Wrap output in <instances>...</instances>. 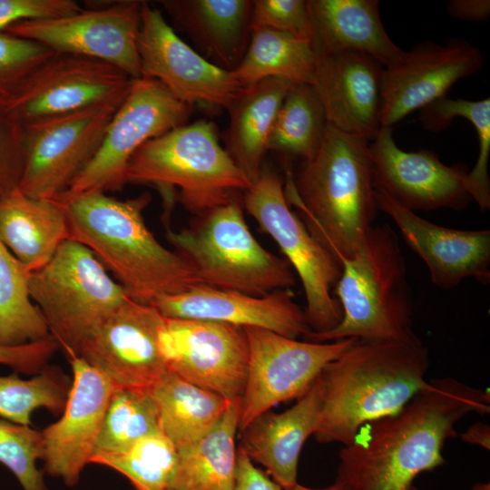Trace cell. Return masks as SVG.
I'll return each mask as SVG.
<instances>
[{
  "mask_svg": "<svg viewBox=\"0 0 490 490\" xmlns=\"http://www.w3.org/2000/svg\"><path fill=\"white\" fill-rule=\"evenodd\" d=\"M178 463V449L161 431L137 440L124 450L94 453L91 464L124 475L135 490L170 489Z\"/></svg>",
  "mask_w": 490,
  "mask_h": 490,
  "instance_id": "obj_35",
  "label": "cell"
},
{
  "mask_svg": "<svg viewBox=\"0 0 490 490\" xmlns=\"http://www.w3.org/2000/svg\"><path fill=\"white\" fill-rule=\"evenodd\" d=\"M483 66L478 48L464 39L445 45L424 42L384 66L381 128L391 127L416 110L446 97L460 79Z\"/></svg>",
  "mask_w": 490,
  "mask_h": 490,
  "instance_id": "obj_19",
  "label": "cell"
},
{
  "mask_svg": "<svg viewBox=\"0 0 490 490\" xmlns=\"http://www.w3.org/2000/svg\"><path fill=\"white\" fill-rule=\"evenodd\" d=\"M119 106L90 107L24 126V170L16 189L44 200L64 193L94 155Z\"/></svg>",
  "mask_w": 490,
  "mask_h": 490,
  "instance_id": "obj_13",
  "label": "cell"
},
{
  "mask_svg": "<svg viewBox=\"0 0 490 490\" xmlns=\"http://www.w3.org/2000/svg\"><path fill=\"white\" fill-rule=\"evenodd\" d=\"M422 344L358 338L318 377L322 409L318 443L349 444L366 423L401 410L426 384Z\"/></svg>",
  "mask_w": 490,
  "mask_h": 490,
  "instance_id": "obj_3",
  "label": "cell"
},
{
  "mask_svg": "<svg viewBox=\"0 0 490 490\" xmlns=\"http://www.w3.org/2000/svg\"><path fill=\"white\" fill-rule=\"evenodd\" d=\"M470 490H490V484L487 483H476L475 484Z\"/></svg>",
  "mask_w": 490,
  "mask_h": 490,
  "instance_id": "obj_47",
  "label": "cell"
},
{
  "mask_svg": "<svg viewBox=\"0 0 490 490\" xmlns=\"http://www.w3.org/2000/svg\"><path fill=\"white\" fill-rule=\"evenodd\" d=\"M288 490H346V489L340 483L335 480V482L330 486L322 488V489L309 488L297 483L296 485H294L292 487H290Z\"/></svg>",
  "mask_w": 490,
  "mask_h": 490,
  "instance_id": "obj_46",
  "label": "cell"
},
{
  "mask_svg": "<svg viewBox=\"0 0 490 490\" xmlns=\"http://www.w3.org/2000/svg\"><path fill=\"white\" fill-rule=\"evenodd\" d=\"M369 144L375 189L384 191L412 211L466 208L472 201L466 191L467 172L443 163L432 151L405 152L382 127Z\"/></svg>",
  "mask_w": 490,
  "mask_h": 490,
  "instance_id": "obj_20",
  "label": "cell"
},
{
  "mask_svg": "<svg viewBox=\"0 0 490 490\" xmlns=\"http://www.w3.org/2000/svg\"><path fill=\"white\" fill-rule=\"evenodd\" d=\"M137 50L142 77L159 81L191 107L227 110L243 88L230 71L211 64L181 40L161 11L146 1L142 6Z\"/></svg>",
  "mask_w": 490,
  "mask_h": 490,
  "instance_id": "obj_16",
  "label": "cell"
},
{
  "mask_svg": "<svg viewBox=\"0 0 490 490\" xmlns=\"http://www.w3.org/2000/svg\"><path fill=\"white\" fill-rule=\"evenodd\" d=\"M377 209L397 225L406 243L426 265L432 283L453 289L465 279L490 282V230H456L433 223L375 189Z\"/></svg>",
  "mask_w": 490,
  "mask_h": 490,
  "instance_id": "obj_21",
  "label": "cell"
},
{
  "mask_svg": "<svg viewBox=\"0 0 490 490\" xmlns=\"http://www.w3.org/2000/svg\"><path fill=\"white\" fill-rule=\"evenodd\" d=\"M255 28L285 32L311 44L308 0H253L251 30Z\"/></svg>",
  "mask_w": 490,
  "mask_h": 490,
  "instance_id": "obj_39",
  "label": "cell"
},
{
  "mask_svg": "<svg viewBox=\"0 0 490 490\" xmlns=\"http://www.w3.org/2000/svg\"><path fill=\"white\" fill-rule=\"evenodd\" d=\"M456 117L468 120L477 133L478 157L472 171L466 174V186L472 201L482 211H486L490 208V99L472 101L446 96L425 106L419 113L422 126L431 132L446 129Z\"/></svg>",
  "mask_w": 490,
  "mask_h": 490,
  "instance_id": "obj_34",
  "label": "cell"
},
{
  "mask_svg": "<svg viewBox=\"0 0 490 490\" xmlns=\"http://www.w3.org/2000/svg\"><path fill=\"white\" fill-rule=\"evenodd\" d=\"M448 15L456 19L482 22L490 15L489 0H451L446 6Z\"/></svg>",
  "mask_w": 490,
  "mask_h": 490,
  "instance_id": "obj_44",
  "label": "cell"
},
{
  "mask_svg": "<svg viewBox=\"0 0 490 490\" xmlns=\"http://www.w3.org/2000/svg\"><path fill=\"white\" fill-rule=\"evenodd\" d=\"M166 490H172V489H166Z\"/></svg>",
  "mask_w": 490,
  "mask_h": 490,
  "instance_id": "obj_48",
  "label": "cell"
},
{
  "mask_svg": "<svg viewBox=\"0 0 490 490\" xmlns=\"http://www.w3.org/2000/svg\"><path fill=\"white\" fill-rule=\"evenodd\" d=\"M322 396L318 379L291 407L260 415L241 432L240 448L260 464L282 490L296 485L301 449L320 419Z\"/></svg>",
  "mask_w": 490,
  "mask_h": 490,
  "instance_id": "obj_24",
  "label": "cell"
},
{
  "mask_svg": "<svg viewBox=\"0 0 490 490\" xmlns=\"http://www.w3.org/2000/svg\"><path fill=\"white\" fill-rule=\"evenodd\" d=\"M241 398L230 400L220 421L192 445L178 450L170 489L231 490L235 481V439L240 427Z\"/></svg>",
  "mask_w": 490,
  "mask_h": 490,
  "instance_id": "obj_29",
  "label": "cell"
},
{
  "mask_svg": "<svg viewBox=\"0 0 490 490\" xmlns=\"http://www.w3.org/2000/svg\"><path fill=\"white\" fill-rule=\"evenodd\" d=\"M242 204L260 229L276 241L298 274L310 331L325 332L335 328L341 320L342 310L332 289L341 275V264L290 210L279 174L262 166L257 179L244 191Z\"/></svg>",
  "mask_w": 490,
  "mask_h": 490,
  "instance_id": "obj_9",
  "label": "cell"
},
{
  "mask_svg": "<svg viewBox=\"0 0 490 490\" xmlns=\"http://www.w3.org/2000/svg\"><path fill=\"white\" fill-rule=\"evenodd\" d=\"M54 54L34 41L0 34V92L11 94L22 80Z\"/></svg>",
  "mask_w": 490,
  "mask_h": 490,
  "instance_id": "obj_40",
  "label": "cell"
},
{
  "mask_svg": "<svg viewBox=\"0 0 490 490\" xmlns=\"http://www.w3.org/2000/svg\"><path fill=\"white\" fill-rule=\"evenodd\" d=\"M244 328L249 365L239 430L277 404L304 396L323 368L358 339L317 343L260 328Z\"/></svg>",
  "mask_w": 490,
  "mask_h": 490,
  "instance_id": "obj_12",
  "label": "cell"
},
{
  "mask_svg": "<svg viewBox=\"0 0 490 490\" xmlns=\"http://www.w3.org/2000/svg\"><path fill=\"white\" fill-rule=\"evenodd\" d=\"M142 2L113 1L66 16L20 22L7 30L54 53L107 63L135 80L142 77L137 39Z\"/></svg>",
  "mask_w": 490,
  "mask_h": 490,
  "instance_id": "obj_14",
  "label": "cell"
},
{
  "mask_svg": "<svg viewBox=\"0 0 490 490\" xmlns=\"http://www.w3.org/2000/svg\"><path fill=\"white\" fill-rule=\"evenodd\" d=\"M18 375L0 376L1 418L31 426L32 416L37 409L61 415L71 389L72 376L53 364L28 378Z\"/></svg>",
  "mask_w": 490,
  "mask_h": 490,
  "instance_id": "obj_36",
  "label": "cell"
},
{
  "mask_svg": "<svg viewBox=\"0 0 490 490\" xmlns=\"http://www.w3.org/2000/svg\"><path fill=\"white\" fill-rule=\"evenodd\" d=\"M284 191L322 246L338 261L352 258L378 211L369 142L328 123L316 155L295 176L287 171Z\"/></svg>",
  "mask_w": 490,
  "mask_h": 490,
  "instance_id": "obj_4",
  "label": "cell"
},
{
  "mask_svg": "<svg viewBox=\"0 0 490 490\" xmlns=\"http://www.w3.org/2000/svg\"><path fill=\"white\" fill-rule=\"evenodd\" d=\"M231 490H282L269 475L258 468L239 447L235 481Z\"/></svg>",
  "mask_w": 490,
  "mask_h": 490,
  "instance_id": "obj_43",
  "label": "cell"
},
{
  "mask_svg": "<svg viewBox=\"0 0 490 490\" xmlns=\"http://www.w3.org/2000/svg\"><path fill=\"white\" fill-rule=\"evenodd\" d=\"M151 200L148 192L119 200L102 191L54 200L65 213L69 240L88 248L131 299L147 305L203 285L185 259L146 226L143 211Z\"/></svg>",
  "mask_w": 490,
  "mask_h": 490,
  "instance_id": "obj_2",
  "label": "cell"
},
{
  "mask_svg": "<svg viewBox=\"0 0 490 490\" xmlns=\"http://www.w3.org/2000/svg\"><path fill=\"white\" fill-rule=\"evenodd\" d=\"M308 6L318 56L360 53L387 66L403 52L384 28L377 0H308Z\"/></svg>",
  "mask_w": 490,
  "mask_h": 490,
  "instance_id": "obj_25",
  "label": "cell"
},
{
  "mask_svg": "<svg viewBox=\"0 0 490 490\" xmlns=\"http://www.w3.org/2000/svg\"><path fill=\"white\" fill-rule=\"evenodd\" d=\"M163 317L223 322L241 328H260L297 338L310 331L304 311L290 289L264 296L198 285L152 304Z\"/></svg>",
  "mask_w": 490,
  "mask_h": 490,
  "instance_id": "obj_22",
  "label": "cell"
},
{
  "mask_svg": "<svg viewBox=\"0 0 490 490\" xmlns=\"http://www.w3.org/2000/svg\"><path fill=\"white\" fill-rule=\"evenodd\" d=\"M197 217L179 231L167 228L166 239L203 285L264 296L295 284L289 261L264 249L250 232L239 199Z\"/></svg>",
  "mask_w": 490,
  "mask_h": 490,
  "instance_id": "obj_7",
  "label": "cell"
},
{
  "mask_svg": "<svg viewBox=\"0 0 490 490\" xmlns=\"http://www.w3.org/2000/svg\"><path fill=\"white\" fill-rule=\"evenodd\" d=\"M164 317L127 299L82 345L78 357L117 388L151 390L167 372L159 333Z\"/></svg>",
  "mask_w": 490,
  "mask_h": 490,
  "instance_id": "obj_17",
  "label": "cell"
},
{
  "mask_svg": "<svg viewBox=\"0 0 490 490\" xmlns=\"http://www.w3.org/2000/svg\"><path fill=\"white\" fill-rule=\"evenodd\" d=\"M58 350L59 346L51 336L20 346H0V364L16 374L34 376L50 364Z\"/></svg>",
  "mask_w": 490,
  "mask_h": 490,
  "instance_id": "obj_42",
  "label": "cell"
},
{
  "mask_svg": "<svg viewBox=\"0 0 490 490\" xmlns=\"http://www.w3.org/2000/svg\"><path fill=\"white\" fill-rule=\"evenodd\" d=\"M384 66L369 55L347 52L317 55L312 87L328 123L349 135L373 141L381 129Z\"/></svg>",
  "mask_w": 490,
  "mask_h": 490,
  "instance_id": "obj_23",
  "label": "cell"
},
{
  "mask_svg": "<svg viewBox=\"0 0 490 490\" xmlns=\"http://www.w3.org/2000/svg\"><path fill=\"white\" fill-rule=\"evenodd\" d=\"M81 9L74 0H0V30L24 21L70 15Z\"/></svg>",
  "mask_w": 490,
  "mask_h": 490,
  "instance_id": "obj_41",
  "label": "cell"
},
{
  "mask_svg": "<svg viewBox=\"0 0 490 490\" xmlns=\"http://www.w3.org/2000/svg\"><path fill=\"white\" fill-rule=\"evenodd\" d=\"M71 389L59 418L42 433L44 473L75 486L91 464L110 399L117 388L79 357L68 360Z\"/></svg>",
  "mask_w": 490,
  "mask_h": 490,
  "instance_id": "obj_18",
  "label": "cell"
},
{
  "mask_svg": "<svg viewBox=\"0 0 490 490\" xmlns=\"http://www.w3.org/2000/svg\"><path fill=\"white\" fill-rule=\"evenodd\" d=\"M191 112V106L159 81L144 76L135 79L94 155L56 199L120 190L126 183V169L135 152L148 141L186 124Z\"/></svg>",
  "mask_w": 490,
  "mask_h": 490,
  "instance_id": "obj_10",
  "label": "cell"
},
{
  "mask_svg": "<svg viewBox=\"0 0 490 490\" xmlns=\"http://www.w3.org/2000/svg\"><path fill=\"white\" fill-rule=\"evenodd\" d=\"M125 181L162 191L178 188V201L196 216L239 199L251 184L221 147L217 126L205 119L145 142L129 161Z\"/></svg>",
  "mask_w": 490,
  "mask_h": 490,
  "instance_id": "obj_6",
  "label": "cell"
},
{
  "mask_svg": "<svg viewBox=\"0 0 490 490\" xmlns=\"http://www.w3.org/2000/svg\"><path fill=\"white\" fill-rule=\"evenodd\" d=\"M29 292L67 360L78 357L87 338L130 299L93 252L73 240L30 272Z\"/></svg>",
  "mask_w": 490,
  "mask_h": 490,
  "instance_id": "obj_8",
  "label": "cell"
},
{
  "mask_svg": "<svg viewBox=\"0 0 490 490\" xmlns=\"http://www.w3.org/2000/svg\"><path fill=\"white\" fill-rule=\"evenodd\" d=\"M327 126L315 89L309 84L293 83L275 118L267 150L309 161L319 150Z\"/></svg>",
  "mask_w": 490,
  "mask_h": 490,
  "instance_id": "obj_32",
  "label": "cell"
},
{
  "mask_svg": "<svg viewBox=\"0 0 490 490\" xmlns=\"http://www.w3.org/2000/svg\"><path fill=\"white\" fill-rule=\"evenodd\" d=\"M133 81L107 63L54 53L15 86L3 112L23 128L90 107L120 105Z\"/></svg>",
  "mask_w": 490,
  "mask_h": 490,
  "instance_id": "obj_11",
  "label": "cell"
},
{
  "mask_svg": "<svg viewBox=\"0 0 490 490\" xmlns=\"http://www.w3.org/2000/svg\"><path fill=\"white\" fill-rule=\"evenodd\" d=\"M25 267L0 241V346L36 342L50 336L29 292Z\"/></svg>",
  "mask_w": 490,
  "mask_h": 490,
  "instance_id": "obj_33",
  "label": "cell"
},
{
  "mask_svg": "<svg viewBox=\"0 0 490 490\" xmlns=\"http://www.w3.org/2000/svg\"><path fill=\"white\" fill-rule=\"evenodd\" d=\"M174 25L210 62L232 71L242 60L251 34L250 0H162Z\"/></svg>",
  "mask_w": 490,
  "mask_h": 490,
  "instance_id": "obj_26",
  "label": "cell"
},
{
  "mask_svg": "<svg viewBox=\"0 0 490 490\" xmlns=\"http://www.w3.org/2000/svg\"><path fill=\"white\" fill-rule=\"evenodd\" d=\"M463 442L479 446L485 450L490 449V426L482 422H476L460 434Z\"/></svg>",
  "mask_w": 490,
  "mask_h": 490,
  "instance_id": "obj_45",
  "label": "cell"
},
{
  "mask_svg": "<svg viewBox=\"0 0 490 490\" xmlns=\"http://www.w3.org/2000/svg\"><path fill=\"white\" fill-rule=\"evenodd\" d=\"M159 343L168 372L227 400L242 398L249 365L244 328L164 317Z\"/></svg>",
  "mask_w": 490,
  "mask_h": 490,
  "instance_id": "obj_15",
  "label": "cell"
},
{
  "mask_svg": "<svg viewBox=\"0 0 490 490\" xmlns=\"http://www.w3.org/2000/svg\"><path fill=\"white\" fill-rule=\"evenodd\" d=\"M490 412L488 390L431 379L401 410L364 424L338 454L346 490H416L415 478L446 463L443 449L465 416Z\"/></svg>",
  "mask_w": 490,
  "mask_h": 490,
  "instance_id": "obj_1",
  "label": "cell"
},
{
  "mask_svg": "<svg viewBox=\"0 0 490 490\" xmlns=\"http://www.w3.org/2000/svg\"><path fill=\"white\" fill-rule=\"evenodd\" d=\"M335 286L342 318L332 329L307 333L322 343L344 338L422 344L414 331L413 303L397 233L388 224L373 225L350 259H341Z\"/></svg>",
  "mask_w": 490,
  "mask_h": 490,
  "instance_id": "obj_5",
  "label": "cell"
},
{
  "mask_svg": "<svg viewBox=\"0 0 490 490\" xmlns=\"http://www.w3.org/2000/svg\"><path fill=\"white\" fill-rule=\"evenodd\" d=\"M150 392L157 407L160 430L178 450L212 429L230 401L168 371Z\"/></svg>",
  "mask_w": 490,
  "mask_h": 490,
  "instance_id": "obj_30",
  "label": "cell"
},
{
  "mask_svg": "<svg viewBox=\"0 0 490 490\" xmlns=\"http://www.w3.org/2000/svg\"><path fill=\"white\" fill-rule=\"evenodd\" d=\"M43 452L41 430L0 417V464L15 475L23 490H49L44 472L37 467Z\"/></svg>",
  "mask_w": 490,
  "mask_h": 490,
  "instance_id": "obj_38",
  "label": "cell"
},
{
  "mask_svg": "<svg viewBox=\"0 0 490 490\" xmlns=\"http://www.w3.org/2000/svg\"><path fill=\"white\" fill-rule=\"evenodd\" d=\"M159 431L157 407L150 390L116 388L94 453L124 450L142 437Z\"/></svg>",
  "mask_w": 490,
  "mask_h": 490,
  "instance_id": "obj_37",
  "label": "cell"
},
{
  "mask_svg": "<svg viewBox=\"0 0 490 490\" xmlns=\"http://www.w3.org/2000/svg\"><path fill=\"white\" fill-rule=\"evenodd\" d=\"M66 240L67 219L57 201L16 188L0 197V241L28 271L44 266Z\"/></svg>",
  "mask_w": 490,
  "mask_h": 490,
  "instance_id": "obj_27",
  "label": "cell"
},
{
  "mask_svg": "<svg viewBox=\"0 0 490 490\" xmlns=\"http://www.w3.org/2000/svg\"><path fill=\"white\" fill-rule=\"evenodd\" d=\"M316 65L309 42L285 32L255 28L242 60L230 72L242 87L271 77L312 85Z\"/></svg>",
  "mask_w": 490,
  "mask_h": 490,
  "instance_id": "obj_31",
  "label": "cell"
},
{
  "mask_svg": "<svg viewBox=\"0 0 490 490\" xmlns=\"http://www.w3.org/2000/svg\"><path fill=\"white\" fill-rule=\"evenodd\" d=\"M293 83L271 77L243 87L227 111L225 151L252 183L262 168L275 118Z\"/></svg>",
  "mask_w": 490,
  "mask_h": 490,
  "instance_id": "obj_28",
  "label": "cell"
}]
</instances>
